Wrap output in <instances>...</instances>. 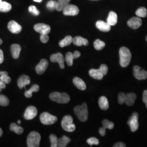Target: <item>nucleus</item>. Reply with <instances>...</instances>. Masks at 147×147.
Segmentation results:
<instances>
[{
  "label": "nucleus",
  "instance_id": "4",
  "mask_svg": "<svg viewBox=\"0 0 147 147\" xmlns=\"http://www.w3.org/2000/svg\"><path fill=\"white\" fill-rule=\"evenodd\" d=\"M40 140V135L38 132H31L28 135L27 139V146L28 147H39Z\"/></svg>",
  "mask_w": 147,
  "mask_h": 147
},
{
  "label": "nucleus",
  "instance_id": "20",
  "mask_svg": "<svg viewBox=\"0 0 147 147\" xmlns=\"http://www.w3.org/2000/svg\"><path fill=\"white\" fill-rule=\"evenodd\" d=\"M89 74L90 76L93 79L101 80H102L104 75L100 71L99 69H92L89 71Z\"/></svg>",
  "mask_w": 147,
  "mask_h": 147
},
{
  "label": "nucleus",
  "instance_id": "8",
  "mask_svg": "<svg viewBox=\"0 0 147 147\" xmlns=\"http://www.w3.org/2000/svg\"><path fill=\"white\" fill-rule=\"evenodd\" d=\"M133 74L134 77L139 80L147 79V71L138 65H135L133 68Z\"/></svg>",
  "mask_w": 147,
  "mask_h": 147
},
{
  "label": "nucleus",
  "instance_id": "10",
  "mask_svg": "<svg viewBox=\"0 0 147 147\" xmlns=\"http://www.w3.org/2000/svg\"><path fill=\"white\" fill-rule=\"evenodd\" d=\"M34 29L40 34H48L51 31L50 26L43 23H39L35 25Z\"/></svg>",
  "mask_w": 147,
  "mask_h": 147
},
{
  "label": "nucleus",
  "instance_id": "5",
  "mask_svg": "<svg viewBox=\"0 0 147 147\" xmlns=\"http://www.w3.org/2000/svg\"><path fill=\"white\" fill-rule=\"evenodd\" d=\"M61 124L62 128L66 131L73 132L76 129L75 125L73 123V119L69 115L63 117Z\"/></svg>",
  "mask_w": 147,
  "mask_h": 147
},
{
  "label": "nucleus",
  "instance_id": "38",
  "mask_svg": "<svg viewBox=\"0 0 147 147\" xmlns=\"http://www.w3.org/2000/svg\"><path fill=\"white\" fill-rule=\"evenodd\" d=\"M126 94L123 92H121L118 94V102L119 104L122 105L124 103H125V98H126Z\"/></svg>",
  "mask_w": 147,
  "mask_h": 147
},
{
  "label": "nucleus",
  "instance_id": "27",
  "mask_svg": "<svg viewBox=\"0 0 147 147\" xmlns=\"http://www.w3.org/2000/svg\"><path fill=\"white\" fill-rule=\"evenodd\" d=\"M70 0H58L57 2L56 9L58 11H63V9L69 5Z\"/></svg>",
  "mask_w": 147,
  "mask_h": 147
},
{
  "label": "nucleus",
  "instance_id": "21",
  "mask_svg": "<svg viewBox=\"0 0 147 147\" xmlns=\"http://www.w3.org/2000/svg\"><path fill=\"white\" fill-rule=\"evenodd\" d=\"M118 21V16L117 15L115 12L111 11L110 12L107 19V22L111 26H115L116 24L117 23Z\"/></svg>",
  "mask_w": 147,
  "mask_h": 147
},
{
  "label": "nucleus",
  "instance_id": "41",
  "mask_svg": "<svg viewBox=\"0 0 147 147\" xmlns=\"http://www.w3.org/2000/svg\"><path fill=\"white\" fill-rule=\"evenodd\" d=\"M0 80L3 82L5 84H9L11 82V79L8 75H3L0 76Z\"/></svg>",
  "mask_w": 147,
  "mask_h": 147
},
{
  "label": "nucleus",
  "instance_id": "57",
  "mask_svg": "<svg viewBox=\"0 0 147 147\" xmlns=\"http://www.w3.org/2000/svg\"><path fill=\"white\" fill-rule=\"evenodd\" d=\"M1 1H2V0H0V2H1Z\"/></svg>",
  "mask_w": 147,
  "mask_h": 147
},
{
  "label": "nucleus",
  "instance_id": "17",
  "mask_svg": "<svg viewBox=\"0 0 147 147\" xmlns=\"http://www.w3.org/2000/svg\"><path fill=\"white\" fill-rule=\"evenodd\" d=\"M96 27L101 31L104 32H109L111 30V26L107 22L101 20L96 22Z\"/></svg>",
  "mask_w": 147,
  "mask_h": 147
},
{
  "label": "nucleus",
  "instance_id": "58",
  "mask_svg": "<svg viewBox=\"0 0 147 147\" xmlns=\"http://www.w3.org/2000/svg\"></svg>",
  "mask_w": 147,
  "mask_h": 147
},
{
  "label": "nucleus",
  "instance_id": "28",
  "mask_svg": "<svg viewBox=\"0 0 147 147\" xmlns=\"http://www.w3.org/2000/svg\"><path fill=\"white\" fill-rule=\"evenodd\" d=\"M73 38L70 36H68L65 37L62 40L59 42V45L61 47H64L69 45L73 42Z\"/></svg>",
  "mask_w": 147,
  "mask_h": 147
},
{
  "label": "nucleus",
  "instance_id": "9",
  "mask_svg": "<svg viewBox=\"0 0 147 147\" xmlns=\"http://www.w3.org/2000/svg\"><path fill=\"white\" fill-rule=\"evenodd\" d=\"M79 13V8L74 5H68L63 9V13L64 16H77Z\"/></svg>",
  "mask_w": 147,
  "mask_h": 147
},
{
  "label": "nucleus",
  "instance_id": "23",
  "mask_svg": "<svg viewBox=\"0 0 147 147\" xmlns=\"http://www.w3.org/2000/svg\"><path fill=\"white\" fill-rule=\"evenodd\" d=\"M98 104L100 109L102 110H107L109 107V101L105 96H102L99 99Z\"/></svg>",
  "mask_w": 147,
  "mask_h": 147
},
{
  "label": "nucleus",
  "instance_id": "24",
  "mask_svg": "<svg viewBox=\"0 0 147 147\" xmlns=\"http://www.w3.org/2000/svg\"><path fill=\"white\" fill-rule=\"evenodd\" d=\"M136 98V94L134 93H130L126 94L125 103L127 106H132L134 104Z\"/></svg>",
  "mask_w": 147,
  "mask_h": 147
},
{
  "label": "nucleus",
  "instance_id": "15",
  "mask_svg": "<svg viewBox=\"0 0 147 147\" xmlns=\"http://www.w3.org/2000/svg\"><path fill=\"white\" fill-rule=\"evenodd\" d=\"M49 62L47 59H42L36 67V71L38 74L42 75L47 69Z\"/></svg>",
  "mask_w": 147,
  "mask_h": 147
},
{
  "label": "nucleus",
  "instance_id": "47",
  "mask_svg": "<svg viewBox=\"0 0 147 147\" xmlns=\"http://www.w3.org/2000/svg\"><path fill=\"white\" fill-rule=\"evenodd\" d=\"M4 61V56L3 53L1 49H0V64L3 63Z\"/></svg>",
  "mask_w": 147,
  "mask_h": 147
},
{
  "label": "nucleus",
  "instance_id": "52",
  "mask_svg": "<svg viewBox=\"0 0 147 147\" xmlns=\"http://www.w3.org/2000/svg\"><path fill=\"white\" fill-rule=\"evenodd\" d=\"M33 1L35 2H42V0H33Z\"/></svg>",
  "mask_w": 147,
  "mask_h": 147
},
{
  "label": "nucleus",
  "instance_id": "32",
  "mask_svg": "<svg viewBox=\"0 0 147 147\" xmlns=\"http://www.w3.org/2000/svg\"><path fill=\"white\" fill-rule=\"evenodd\" d=\"M75 59L74 57L73 53L70 52L67 53L65 55V60L69 66H72L73 65V61Z\"/></svg>",
  "mask_w": 147,
  "mask_h": 147
},
{
  "label": "nucleus",
  "instance_id": "3",
  "mask_svg": "<svg viewBox=\"0 0 147 147\" xmlns=\"http://www.w3.org/2000/svg\"><path fill=\"white\" fill-rule=\"evenodd\" d=\"M51 100L59 104H67L70 101V96L68 94L65 93L53 92L49 95Z\"/></svg>",
  "mask_w": 147,
  "mask_h": 147
},
{
  "label": "nucleus",
  "instance_id": "43",
  "mask_svg": "<svg viewBox=\"0 0 147 147\" xmlns=\"http://www.w3.org/2000/svg\"><path fill=\"white\" fill-rule=\"evenodd\" d=\"M40 39L42 43H47L49 41V37L47 34H40Z\"/></svg>",
  "mask_w": 147,
  "mask_h": 147
},
{
  "label": "nucleus",
  "instance_id": "46",
  "mask_svg": "<svg viewBox=\"0 0 147 147\" xmlns=\"http://www.w3.org/2000/svg\"><path fill=\"white\" fill-rule=\"evenodd\" d=\"M114 147H126V145L125 144H124V143L123 142H118L117 143L115 144L114 146Z\"/></svg>",
  "mask_w": 147,
  "mask_h": 147
},
{
  "label": "nucleus",
  "instance_id": "39",
  "mask_svg": "<svg viewBox=\"0 0 147 147\" xmlns=\"http://www.w3.org/2000/svg\"><path fill=\"white\" fill-rule=\"evenodd\" d=\"M56 5H57V2L55 1H50L47 2V7L49 10L53 11L54 9H56Z\"/></svg>",
  "mask_w": 147,
  "mask_h": 147
},
{
  "label": "nucleus",
  "instance_id": "29",
  "mask_svg": "<svg viewBox=\"0 0 147 147\" xmlns=\"http://www.w3.org/2000/svg\"><path fill=\"white\" fill-rule=\"evenodd\" d=\"M71 141V139L66 136H63L62 138L58 140V147H65Z\"/></svg>",
  "mask_w": 147,
  "mask_h": 147
},
{
  "label": "nucleus",
  "instance_id": "31",
  "mask_svg": "<svg viewBox=\"0 0 147 147\" xmlns=\"http://www.w3.org/2000/svg\"><path fill=\"white\" fill-rule=\"evenodd\" d=\"M136 15L139 18H145L147 16V10L145 7H140L136 11Z\"/></svg>",
  "mask_w": 147,
  "mask_h": 147
},
{
  "label": "nucleus",
  "instance_id": "14",
  "mask_svg": "<svg viewBox=\"0 0 147 147\" xmlns=\"http://www.w3.org/2000/svg\"><path fill=\"white\" fill-rule=\"evenodd\" d=\"M142 21L139 17H133L127 21V25L132 29L136 30L142 25Z\"/></svg>",
  "mask_w": 147,
  "mask_h": 147
},
{
  "label": "nucleus",
  "instance_id": "48",
  "mask_svg": "<svg viewBox=\"0 0 147 147\" xmlns=\"http://www.w3.org/2000/svg\"><path fill=\"white\" fill-rule=\"evenodd\" d=\"M74 57L75 59L79 58V57L81 56V53H80L78 51H75L73 53Z\"/></svg>",
  "mask_w": 147,
  "mask_h": 147
},
{
  "label": "nucleus",
  "instance_id": "18",
  "mask_svg": "<svg viewBox=\"0 0 147 147\" xmlns=\"http://www.w3.org/2000/svg\"><path fill=\"white\" fill-rule=\"evenodd\" d=\"M73 42L74 45L78 47H81L82 45L87 46L89 44L87 39L80 36H76L73 39Z\"/></svg>",
  "mask_w": 147,
  "mask_h": 147
},
{
  "label": "nucleus",
  "instance_id": "22",
  "mask_svg": "<svg viewBox=\"0 0 147 147\" xmlns=\"http://www.w3.org/2000/svg\"><path fill=\"white\" fill-rule=\"evenodd\" d=\"M73 84L75 87L78 89L81 90H84L86 89V84H85L84 81L78 77H75L73 79Z\"/></svg>",
  "mask_w": 147,
  "mask_h": 147
},
{
  "label": "nucleus",
  "instance_id": "34",
  "mask_svg": "<svg viewBox=\"0 0 147 147\" xmlns=\"http://www.w3.org/2000/svg\"><path fill=\"white\" fill-rule=\"evenodd\" d=\"M102 125L103 127H104L105 129H110V130H112L113 129L114 127V123L112 121L107 120V119H104L102 121Z\"/></svg>",
  "mask_w": 147,
  "mask_h": 147
},
{
  "label": "nucleus",
  "instance_id": "11",
  "mask_svg": "<svg viewBox=\"0 0 147 147\" xmlns=\"http://www.w3.org/2000/svg\"><path fill=\"white\" fill-rule=\"evenodd\" d=\"M50 61L53 63H58L61 68H64V63L65 61V58H64L63 55L61 53H58L52 55L50 57Z\"/></svg>",
  "mask_w": 147,
  "mask_h": 147
},
{
  "label": "nucleus",
  "instance_id": "19",
  "mask_svg": "<svg viewBox=\"0 0 147 147\" xmlns=\"http://www.w3.org/2000/svg\"><path fill=\"white\" fill-rule=\"evenodd\" d=\"M21 50V46L19 44H14L11 46V53L13 58L18 59L19 57Z\"/></svg>",
  "mask_w": 147,
  "mask_h": 147
},
{
  "label": "nucleus",
  "instance_id": "16",
  "mask_svg": "<svg viewBox=\"0 0 147 147\" xmlns=\"http://www.w3.org/2000/svg\"><path fill=\"white\" fill-rule=\"evenodd\" d=\"M31 82L30 78L25 75L21 76L18 80V86L20 89L26 87V85H28Z\"/></svg>",
  "mask_w": 147,
  "mask_h": 147
},
{
  "label": "nucleus",
  "instance_id": "2",
  "mask_svg": "<svg viewBox=\"0 0 147 147\" xmlns=\"http://www.w3.org/2000/svg\"><path fill=\"white\" fill-rule=\"evenodd\" d=\"M74 111L80 121L83 122L87 121L88 117V111L87 105L86 103L76 106Z\"/></svg>",
  "mask_w": 147,
  "mask_h": 147
},
{
  "label": "nucleus",
  "instance_id": "25",
  "mask_svg": "<svg viewBox=\"0 0 147 147\" xmlns=\"http://www.w3.org/2000/svg\"><path fill=\"white\" fill-rule=\"evenodd\" d=\"M11 5L10 3L5 2V1H1L0 2V12L7 13L11 9Z\"/></svg>",
  "mask_w": 147,
  "mask_h": 147
},
{
  "label": "nucleus",
  "instance_id": "40",
  "mask_svg": "<svg viewBox=\"0 0 147 147\" xmlns=\"http://www.w3.org/2000/svg\"><path fill=\"white\" fill-rule=\"evenodd\" d=\"M28 11L32 14H33L34 16H38L40 14L39 11L37 9V7L36 6H34V5H31V6H30L29 8H28Z\"/></svg>",
  "mask_w": 147,
  "mask_h": 147
},
{
  "label": "nucleus",
  "instance_id": "55",
  "mask_svg": "<svg viewBox=\"0 0 147 147\" xmlns=\"http://www.w3.org/2000/svg\"><path fill=\"white\" fill-rule=\"evenodd\" d=\"M2 88H0V93H1V91H2Z\"/></svg>",
  "mask_w": 147,
  "mask_h": 147
},
{
  "label": "nucleus",
  "instance_id": "35",
  "mask_svg": "<svg viewBox=\"0 0 147 147\" xmlns=\"http://www.w3.org/2000/svg\"><path fill=\"white\" fill-rule=\"evenodd\" d=\"M9 104L8 98L4 95H0V106H7Z\"/></svg>",
  "mask_w": 147,
  "mask_h": 147
},
{
  "label": "nucleus",
  "instance_id": "37",
  "mask_svg": "<svg viewBox=\"0 0 147 147\" xmlns=\"http://www.w3.org/2000/svg\"><path fill=\"white\" fill-rule=\"evenodd\" d=\"M87 142L90 146L93 145H98L99 144V141L95 137L89 138L87 140Z\"/></svg>",
  "mask_w": 147,
  "mask_h": 147
},
{
  "label": "nucleus",
  "instance_id": "30",
  "mask_svg": "<svg viewBox=\"0 0 147 147\" xmlns=\"http://www.w3.org/2000/svg\"><path fill=\"white\" fill-rule=\"evenodd\" d=\"M10 130L12 131L15 132L18 135H21L24 132V129L21 126H18V125L14 123L11 124Z\"/></svg>",
  "mask_w": 147,
  "mask_h": 147
},
{
  "label": "nucleus",
  "instance_id": "56",
  "mask_svg": "<svg viewBox=\"0 0 147 147\" xmlns=\"http://www.w3.org/2000/svg\"><path fill=\"white\" fill-rule=\"evenodd\" d=\"M146 41L147 42V37H146Z\"/></svg>",
  "mask_w": 147,
  "mask_h": 147
},
{
  "label": "nucleus",
  "instance_id": "50",
  "mask_svg": "<svg viewBox=\"0 0 147 147\" xmlns=\"http://www.w3.org/2000/svg\"><path fill=\"white\" fill-rule=\"evenodd\" d=\"M8 75V73L5 71H0V75Z\"/></svg>",
  "mask_w": 147,
  "mask_h": 147
},
{
  "label": "nucleus",
  "instance_id": "44",
  "mask_svg": "<svg viewBox=\"0 0 147 147\" xmlns=\"http://www.w3.org/2000/svg\"><path fill=\"white\" fill-rule=\"evenodd\" d=\"M142 100L143 102L146 104V106L147 109V90H145L143 93Z\"/></svg>",
  "mask_w": 147,
  "mask_h": 147
},
{
  "label": "nucleus",
  "instance_id": "26",
  "mask_svg": "<svg viewBox=\"0 0 147 147\" xmlns=\"http://www.w3.org/2000/svg\"><path fill=\"white\" fill-rule=\"evenodd\" d=\"M39 90V86L38 84H33L31 88L26 90L25 92V96L27 98H30L32 96V93L33 92H37Z\"/></svg>",
  "mask_w": 147,
  "mask_h": 147
},
{
  "label": "nucleus",
  "instance_id": "53",
  "mask_svg": "<svg viewBox=\"0 0 147 147\" xmlns=\"http://www.w3.org/2000/svg\"><path fill=\"white\" fill-rule=\"evenodd\" d=\"M21 121L19 120V121H18V124H21Z\"/></svg>",
  "mask_w": 147,
  "mask_h": 147
},
{
  "label": "nucleus",
  "instance_id": "45",
  "mask_svg": "<svg viewBox=\"0 0 147 147\" xmlns=\"http://www.w3.org/2000/svg\"><path fill=\"white\" fill-rule=\"evenodd\" d=\"M99 132L101 136H105L106 135V129L103 126L102 127H100L99 130Z\"/></svg>",
  "mask_w": 147,
  "mask_h": 147
},
{
  "label": "nucleus",
  "instance_id": "7",
  "mask_svg": "<svg viewBox=\"0 0 147 147\" xmlns=\"http://www.w3.org/2000/svg\"><path fill=\"white\" fill-rule=\"evenodd\" d=\"M138 113L134 112L127 121V124L130 126L131 131H136L138 129Z\"/></svg>",
  "mask_w": 147,
  "mask_h": 147
},
{
  "label": "nucleus",
  "instance_id": "51",
  "mask_svg": "<svg viewBox=\"0 0 147 147\" xmlns=\"http://www.w3.org/2000/svg\"><path fill=\"white\" fill-rule=\"evenodd\" d=\"M2 134H3V131H2V129L0 127V137L2 136Z\"/></svg>",
  "mask_w": 147,
  "mask_h": 147
},
{
  "label": "nucleus",
  "instance_id": "54",
  "mask_svg": "<svg viewBox=\"0 0 147 147\" xmlns=\"http://www.w3.org/2000/svg\"><path fill=\"white\" fill-rule=\"evenodd\" d=\"M2 42H3V41L1 39H0V45H1L2 44Z\"/></svg>",
  "mask_w": 147,
  "mask_h": 147
},
{
  "label": "nucleus",
  "instance_id": "33",
  "mask_svg": "<svg viewBox=\"0 0 147 147\" xmlns=\"http://www.w3.org/2000/svg\"><path fill=\"white\" fill-rule=\"evenodd\" d=\"M105 47V42L101 41L100 39H96L94 42V47L96 50H101Z\"/></svg>",
  "mask_w": 147,
  "mask_h": 147
},
{
  "label": "nucleus",
  "instance_id": "13",
  "mask_svg": "<svg viewBox=\"0 0 147 147\" xmlns=\"http://www.w3.org/2000/svg\"><path fill=\"white\" fill-rule=\"evenodd\" d=\"M8 28L11 33L14 34H19L22 30V27L17 22L15 21H9L8 24Z\"/></svg>",
  "mask_w": 147,
  "mask_h": 147
},
{
  "label": "nucleus",
  "instance_id": "1",
  "mask_svg": "<svg viewBox=\"0 0 147 147\" xmlns=\"http://www.w3.org/2000/svg\"><path fill=\"white\" fill-rule=\"evenodd\" d=\"M119 63L121 67H127L131 59V53L130 50L125 47H121L119 50Z\"/></svg>",
  "mask_w": 147,
  "mask_h": 147
},
{
  "label": "nucleus",
  "instance_id": "36",
  "mask_svg": "<svg viewBox=\"0 0 147 147\" xmlns=\"http://www.w3.org/2000/svg\"><path fill=\"white\" fill-rule=\"evenodd\" d=\"M50 140L51 142V147H58V140L57 136L53 134L50 135Z\"/></svg>",
  "mask_w": 147,
  "mask_h": 147
},
{
  "label": "nucleus",
  "instance_id": "12",
  "mask_svg": "<svg viewBox=\"0 0 147 147\" xmlns=\"http://www.w3.org/2000/svg\"><path fill=\"white\" fill-rule=\"evenodd\" d=\"M38 111L37 108L34 106H30L28 107L24 113V118L26 120H31L35 118L37 115Z\"/></svg>",
  "mask_w": 147,
  "mask_h": 147
},
{
  "label": "nucleus",
  "instance_id": "6",
  "mask_svg": "<svg viewBox=\"0 0 147 147\" xmlns=\"http://www.w3.org/2000/svg\"><path fill=\"white\" fill-rule=\"evenodd\" d=\"M57 118L47 112H43L40 116V120L43 124L49 125H52L57 121Z\"/></svg>",
  "mask_w": 147,
  "mask_h": 147
},
{
  "label": "nucleus",
  "instance_id": "42",
  "mask_svg": "<svg viewBox=\"0 0 147 147\" xmlns=\"http://www.w3.org/2000/svg\"><path fill=\"white\" fill-rule=\"evenodd\" d=\"M108 69H108V67L106 64H101L100 67V68H99V70H100V71L101 72V73L103 74L104 76L106 75L107 73Z\"/></svg>",
  "mask_w": 147,
  "mask_h": 147
},
{
  "label": "nucleus",
  "instance_id": "49",
  "mask_svg": "<svg viewBox=\"0 0 147 147\" xmlns=\"http://www.w3.org/2000/svg\"><path fill=\"white\" fill-rule=\"evenodd\" d=\"M0 88L2 89H5V84L1 80H0Z\"/></svg>",
  "mask_w": 147,
  "mask_h": 147
}]
</instances>
